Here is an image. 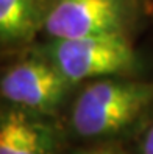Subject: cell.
Segmentation results:
<instances>
[{
    "label": "cell",
    "mask_w": 153,
    "mask_h": 154,
    "mask_svg": "<svg viewBox=\"0 0 153 154\" xmlns=\"http://www.w3.org/2000/svg\"><path fill=\"white\" fill-rule=\"evenodd\" d=\"M133 154H153V114L133 139Z\"/></svg>",
    "instance_id": "obj_8"
},
{
    "label": "cell",
    "mask_w": 153,
    "mask_h": 154,
    "mask_svg": "<svg viewBox=\"0 0 153 154\" xmlns=\"http://www.w3.org/2000/svg\"><path fill=\"white\" fill-rule=\"evenodd\" d=\"M153 114V81L92 79L69 106L66 135L78 143L134 139Z\"/></svg>",
    "instance_id": "obj_1"
},
{
    "label": "cell",
    "mask_w": 153,
    "mask_h": 154,
    "mask_svg": "<svg viewBox=\"0 0 153 154\" xmlns=\"http://www.w3.org/2000/svg\"><path fill=\"white\" fill-rule=\"evenodd\" d=\"M61 154H133V151L125 148L122 142H86Z\"/></svg>",
    "instance_id": "obj_7"
},
{
    "label": "cell",
    "mask_w": 153,
    "mask_h": 154,
    "mask_svg": "<svg viewBox=\"0 0 153 154\" xmlns=\"http://www.w3.org/2000/svg\"><path fill=\"white\" fill-rule=\"evenodd\" d=\"M64 139L56 119L0 103V154H61Z\"/></svg>",
    "instance_id": "obj_5"
},
{
    "label": "cell",
    "mask_w": 153,
    "mask_h": 154,
    "mask_svg": "<svg viewBox=\"0 0 153 154\" xmlns=\"http://www.w3.org/2000/svg\"><path fill=\"white\" fill-rule=\"evenodd\" d=\"M138 16L136 0H55L44 20L50 39L127 34Z\"/></svg>",
    "instance_id": "obj_3"
},
{
    "label": "cell",
    "mask_w": 153,
    "mask_h": 154,
    "mask_svg": "<svg viewBox=\"0 0 153 154\" xmlns=\"http://www.w3.org/2000/svg\"><path fill=\"white\" fill-rule=\"evenodd\" d=\"M39 56L52 62L75 86L83 81L125 76L141 66L127 34L50 39L41 48Z\"/></svg>",
    "instance_id": "obj_2"
},
{
    "label": "cell",
    "mask_w": 153,
    "mask_h": 154,
    "mask_svg": "<svg viewBox=\"0 0 153 154\" xmlns=\"http://www.w3.org/2000/svg\"><path fill=\"white\" fill-rule=\"evenodd\" d=\"M49 6L46 0H0V42H30L44 30Z\"/></svg>",
    "instance_id": "obj_6"
},
{
    "label": "cell",
    "mask_w": 153,
    "mask_h": 154,
    "mask_svg": "<svg viewBox=\"0 0 153 154\" xmlns=\"http://www.w3.org/2000/svg\"><path fill=\"white\" fill-rule=\"evenodd\" d=\"M74 87V83L39 55L17 62L0 76L2 101L52 119H58Z\"/></svg>",
    "instance_id": "obj_4"
}]
</instances>
